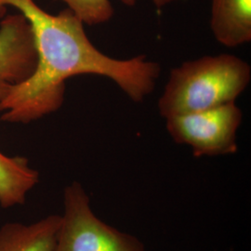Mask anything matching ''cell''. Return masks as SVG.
Returning <instances> with one entry per match:
<instances>
[{"label": "cell", "mask_w": 251, "mask_h": 251, "mask_svg": "<svg viewBox=\"0 0 251 251\" xmlns=\"http://www.w3.org/2000/svg\"><path fill=\"white\" fill-rule=\"evenodd\" d=\"M7 7L18 9L31 27L37 63L35 72L0 102V119L28 124L63 105L65 81L78 75H98L114 81L133 101L151 94L160 75L159 63L144 55L117 60L100 52L71 9L52 15L35 0H0V19Z\"/></svg>", "instance_id": "cell-1"}, {"label": "cell", "mask_w": 251, "mask_h": 251, "mask_svg": "<svg viewBox=\"0 0 251 251\" xmlns=\"http://www.w3.org/2000/svg\"><path fill=\"white\" fill-rule=\"evenodd\" d=\"M251 79V65L231 54L204 56L172 69L158 111L165 119L233 102Z\"/></svg>", "instance_id": "cell-2"}, {"label": "cell", "mask_w": 251, "mask_h": 251, "mask_svg": "<svg viewBox=\"0 0 251 251\" xmlns=\"http://www.w3.org/2000/svg\"><path fill=\"white\" fill-rule=\"evenodd\" d=\"M54 251H147L133 234L107 225L94 213L78 181L63 191V212Z\"/></svg>", "instance_id": "cell-3"}, {"label": "cell", "mask_w": 251, "mask_h": 251, "mask_svg": "<svg viewBox=\"0 0 251 251\" xmlns=\"http://www.w3.org/2000/svg\"><path fill=\"white\" fill-rule=\"evenodd\" d=\"M242 111L235 102L166 119L172 140L191 147L196 157L235 153L236 134L242 122Z\"/></svg>", "instance_id": "cell-4"}, {"label": "cell", "mask_w": 251, "mask_h": 251, "mask_svg": "<svg viewBox=\"0 0 251 251\" xmlns=\"http://www.w3.org/2000/svg\"><path fill=\"white\" fill-rule=\"evenodd\" d=\"M37 63L34 36L21 13L0 22V102L35 72Z\"/></svg>", "instance_id": "cell-5"}, {"label": "cell", "mask_w": 251, "mask_h": 251, "mask_svg": "<svg viewBox=\"0 0 251 251\" xmlns=\"http://www.w3.org/2000/svg\"><path fill=\"white\" fill-rule=\"evenodd\" d=\"M210 28L222 45L234 48L251 41V0H212Z\"/></svg>", "instance_id": "cell-6"}, {"label": "cell", "mask_w": 251, "mask_h": 251, "mask_svg": "<svg viewBox=\"0 0 251 251\" xmlns=\"http://www.w3.org/2000/svg\"><path fill=\"white\" fill-rule=\"evenodd\" d=\"M60 224L58 214L31 225L7 223L0 228V251H54Z\"/></svg>", "instance_id": "cell-7"}, {"label": "cell", "mask_w": 251, "mask_h": 251, "mask_svg": "<svg viewBox=\"0 0 251 251\" xmlns=\"http://www.w3.org/2000/svg\"><path fill=\"white\" fill-rule=\"evenodd\" d=\"M39 182V173L24 156L0 151V206L10 208L25 203L27 194Z\"/></svg>", "instance_id": "cell-8"}, {"label": "cell", "mask_w": 251, "mask_h": 251, "mask_svg": "<svg viewBox=\"0 0 251 251\" xmlns=\"http://www.w3.org/2000/svg\"><path fill=\"white\" fill-rule=\"evenodd\" d=\"M67 4L68 9L80 19L85 25H96L108 22L113 17L115 10L110 0H61ZM123 4L132 7L136 0H120ZM178 0H152L153 5L160 9Z\"/></svg>", "instance_id": "cell-9"}]
</instances>
